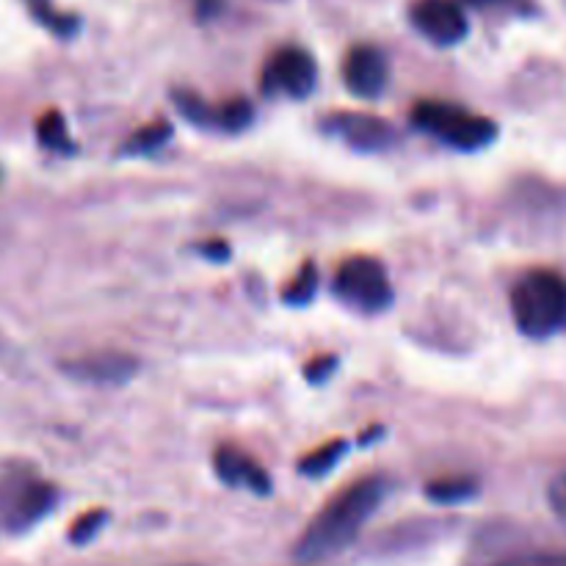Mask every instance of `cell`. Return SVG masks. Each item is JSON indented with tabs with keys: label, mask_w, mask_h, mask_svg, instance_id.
<instances>
[{
	"label": "cell",
	"mask_w": 566,
	"mask_h": 566,
	"mask_svg": "<svg viewBox=\"0 0 566 566\" xmlns=\"http://www.w3.org/2000/svg\"><path fill=\"white\" fill-rule=\"evenodd\" d=\"M202 254H208L210 260H227L230 258V249H227V243L221 241H210L208 247H202Z\"/></svg>",
	"instance_id": "cell-22"
},
{
	"label": "cell",
	"mask_w": 566,
	"mask_h": 566,
	"mask_svg": "<svg viewBox=\"0 0 566 566\" xmlns=\"http://www.w3.org/2000/svg\"><path fill=\"white\" fill-rule=\"evenodd\" d=\"M254 111H252V103L249 99H230V103L219 105V108H213V125L224 127V130H243V127L252 122Z\"/></svg>",
	"instance_id": "cell-15"
},
{
	"label": "cell",
	"mask_w": 566,
	"mask_h": 566,
	"mask_svg": "<svg viewBox=\"0 0 566 566\" xmlns=\"http://www.w3.org/2000/svg\"><path fill=\"white\" fill-rule=\"evenodd\" d=\"M326 127H329V133L346 138L352 147L368 149V153L387 149L392 138H396V133H392V127L385 119L368 114H337L326 122Z\"/></svg>",
	"instance_id": "cell-8"
},
{
	"label": "cell",
	"mask_w": 566,
	"mask_h": 566,
	"mask_svg": "<svg viewBox=\"0 0 566 566\" xmlns=\"http://www.w3.org/2000/svg\"><path fill=\"white\" fill-rule=\"evenodd\" d=\"M348 451V446L343 440L337 442H326V446H321L318 451H313L310 457L302 459V475H307V479H321V475L332 473V470L337 468V462H340L343 453Z\"/></svg>",
	"instance_id": "cell-13"
},
{
	"label": "cell",
	"mask_w": 566,
	"mask_h": 566,
	"mask_svg": "<svg viewBox=\"0 0 566 566\" xmlns=\"http://www.w3.org/2000/svg\"><path fill=\"white\" fill-rule=\"evenodd\" d=\"M55 503V490L50 484H42V481H28L22 484L14 495L6 503V520L14 531L28 528L36 520H42L44 514L53 509Z\"/></svg>",
	"instance_id": "cell-10"
},
{
	"label": "cell",
	"mask_w": 566,
	"mask_h": 566,
	"mask_svg": "<svg viewBox=\"0 0 566 566\" xmlns=\"http://www.w3.org/2000/svg\"><path fill=\"white\" fill-rule=\"evenodd\" d=\"M495 566H566V553H525Z\"/></svg>",
	"instance_id": "cell-19"
},
{
	"label": "cell",
	"mask_w": 566,
	"mask_h": 566,
	"mask_svg": "<svg viewBox=\"0 0 566 566\" xmlns=\"http://www.w3.org/2000/svg\"><path fill=\"white\" fill-rule=\"evenodd\" d=\"M475 492H479L475 479H440L426 486V495L442 506H459V503L475 497Z\"/></svg>",
	"instance_id": "cell-12"
},
{
	"label": "cell",
	"mask_w": 566,
	"mask_h": 566,
	"mask_svg": "<svg viewBox=\"0 0 566 566\" xmlns=\"http://www.w3.org/2000/svg\"><path fill=\"white\" fill-rule=\"evenodd\" d=\"M547 503H551V512L566 525V470L558 473L547 486Z\"/></svg>",
	"instance_id": "cell-20"
},
{
	"label": "cell",
	"mask_w": 566,
	"mask_h": 566,
	"mask_svg": "<svg viewBox=\"0 0 566 566\" xmlns=\"http://www.w3.org/2000/svg\"><path fill=\"white\" fill-rule=\"evenodd\" d=\"M105 520H108V514H105V512L83 514V517L77 520V523L72 525V531H70L72 545H86V542H92L94 536L99 534V528L105 525Z\"/></svg>",
	"instance_id": "cell-18"
},
{
	"label": "cell",
	"mask_w": 566,
	"mask_h": 566,
	"mask_svg": "<svg viewBox=\"0 0 566 566\" xmlns=\"http://www.w3.org/2000/svg\"><path fill=\"white\" fill-rule=\"evenodd\" d=\"M315 291H318V269H315V265H304V269L296 274V280L287 285L285 302L287 304H307L310 298L315 296Z\"/></svg>",
	"instance_id": "cell-17"
},
{
	"label": "cell",
	"mask_w": 566,
	"mask_h": 566,
	"mask_svg": "<svg viewBox=\"0 0 566 566\" xmlns=\"http://www.w3.org/2000/svg\"><path fill=\"white\" fill-rule=\"evenodd\" d=\"M169 136H171V127L166 125V122H155V125L142 127V130L133 136V142L127 144V149H130V155L155 153V149L164 147V144L169 142Z\"/></svg>",
	"instance_id": "cell-16"
},
{
	"label": "cell",
	"mask_w": 566,
	"mask_h": 566,
	"mask_svg": "<svg viewBox=\"0 0 566 566\" xmlns=\"http://www.w3.org/2000/svg\"><path fill=\"white\" fill-rule=\"evenodd\" d=\"M385 492V475H368V479H359L357 484L332 497L298 536L293 558L302 564H318L346 551L357 539L359 531L365 528V523L374 517L376 509L381 506Z\"/></svg>",
	"instance_id": "cell-1"
},
{
	"label": "cell",
	"mask_w": 566,
	"mask_h": 566,
	"mask_svg": "<svg viewBox=\"0 0 566 566\" xmlns=\"http://www.w3.org/2000/svg\"><path fill=\"white\" fill-rule=\"evenodd\" d=\"M335 363H337L335 357H321V359H315V363H310L304 374H307L310 381H321V379H326V376L332 374Z\"/></svg>",
	"instance_id": "cell-21"
},
{
	"label": "cell",
	"mask_w": 566,
	"mask_h": 566,
	"mask_svg": "<svg viewBox=\"0 0 566 566\" xmlns=\"http://www.w3.org/2000/svg\"><path fill=\"white\" fill-rule=\"evenodd\" d=\"M216 473H219L224 484L243 486V490L254 492V495H269L271 492L269 473L258 468V462L249 459L243 451H238V448H219V453H216Z\"/></svg>",
	"instance_id": "cell-9"
},
{
	"label": "cell",
	"mask_w": 566,
	"mask_h": 566,
	"mask_svg": "<svg viewBox=\"0 0 566 566\" xmlns=\"http://www.w3.org/2000/svg\"><path fill=\"white\" fill-rule=\"evenodd\" d=\"M36 136L48 149H70L72 147L70 130H66V122L59 111H50V114H44L42 119H39Z\"/></svg>",
	"instance_id": "cell-14"
},
{
	"label": "cell",
	"mask_w": 566,
	"mask_h": 566,
	"mask_svg": "<svg viewBox=\"0 0 566 566\" xmlns=\"http://www.w3.org/2000/svg\"><path fill=\"white\" fill-rule=\"evenodd\" d=\"M75 379L94 381V385H119V381H127L136 370V359L127 357V354L119 352H103L92 354V357H81L75 363L66 365Z\"/></svg>",
	"instance_id": "cell-11"
},
{
	"label": "cell",
	"mask_w": 566,
	"mask_h": 566,
	"mask_svg": "<svg viewBox=\"0 0 566 566\" xmlns=\"http://www.w3.org/2000/svg\"><path fill=\"white\" fill-rule=\"evenodd\" d=\"M512 318L525 337L545 340L566 326V280L556 271H528L512 291Z\"/></svg>",
	"instance_id": "cell-2"
},
{
	"label": "cell",
	"mask_w": 566,
	"mask_h": 566,
	"mask_svg": "<svg viewBox=\"0 0 566 566\" xmlns=\"http://www.w3.org/2000/svg\"><path fill=\"white\" fill-rule=\"evenodd\" d=\"M387 75H390V64H387V55L381 53V48L357 44V48L348 50L343 77L357 97H376L385 88Z\"/></svg>",
	"instance_id": "cell-7"
},
{
	"label": "cell",
	"mask_w": 566,
	"mask_h": 566,
	"mask_svg": "<svg viewBox=\"0 0 566 566\" xmlns=\"http://www.w3.org/2000/svg\"><path fill=\"white\" fill-rule=\"evenodd\" d=\"M412 22L437 44H453L468 33V17L457 0H415Z\"/></svg>",
	"instance_id": "cell-6"
},
{
	"label": "cell",
	"mask_w": 566,
	"mask_h": 566,
	"mask_svg": "<svg viewBox=\"0 0 566 566\" xmlns=\"http://www.w3.org/2000/svg\"><path fill=\"white\" fill-rule=\"evenodd\" d=\"M470 3H479V6H509V9H520L525 11L528 9V0H470Z\"/></svg>",
	"instance_id": "cell-23"
},
{
	"label": "cell",
	"mask_w": 566,
	"mask_h": 566,
	"mask_svg": "<svg viewBox=\"0 0 566 566\" xmlns=\"http://www.w3.org/2000/svg\"><path fill=\"white\" fill-rule=\"evenodd\" d=\"M412 119L420 130L431 133L442 144L462 153H475V149L490 147L497 138V125L486 116L470 114L468 108L442 99H423L415 105Z\"/></svg>",
	"instance_id": "cell-3"
},
{
	"label": "cell",
	"mask_w": 566,
	"mask_h": 566,
	"mask_svg": "<svg viewBox=\"0 0 566 566\" xmlns=\"http://www.w3.org/2000/svg\"><path fill=\"white\" fill-rule=\"evenodd\" d=\"M315 59L304 48L287 44L269 59L263 72L265 92H280L287 97H307L315 86Z\"/></svg>",
	"instance_id": "cell-5"
},
{
	"label": "cell",
	"mask_w": 566,
	"mask_h": 566,
	"mask_svg": "<svg viewBox=\"0 0 566 566\" xmlns=\"http://www.w3.org/2000/svg\"><path fill=\"white\" fill-rule=\"evenodd\" d=\"M335 293L363 313H381L392 304V285L385 265L374 258H354L335 276Z\"/></svg>",
	"instance_id": "cell-4"
}]
</instances>
